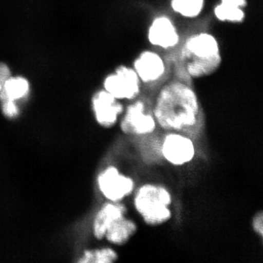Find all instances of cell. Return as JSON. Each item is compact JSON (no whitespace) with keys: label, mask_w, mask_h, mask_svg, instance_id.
Instances as JSON below:
<instances>
[{"label":"cell","mask_w":263,"mask_h":263,"mask_svg":"<svg viewBox=\"0 0 263 263\" xmlns=\"http://www.w3.org/2000/svg\"><path fill=\"white\" fill-rule=\"evenodd\" d=\"M214 13L216 18L221 22L240 23L245 18V13L242 8L222 3L216 5Z\"/></svg>","instance_id":"obj_16"},{"label":"cell","mask_w":263,"mask_h":263,"mask_svg":"<svg viewBox=\"0 0 263 263\" xmlns=\"http://www.w3.org/2000/svg\"><path fill=\"white\" fill-rule=\"evenodd\" d=\"M161 152L164 160L175 166L190 163L195 158L196 148L193 140L178 132H170L164 136Z\"/></svg>","instance_id":"obj_7"},{"label":"cell","mask_w":263,"mask_h":263,"mask_svg":"<svg viewBox=\"0 0 263 263\" xmlns=\"http://www.w3.org/2000/svg\"><path fill=\"white\" fill-rule=\"evenodd\" d=\"M263 216L262 213L259 212V214H257V215L254 216L253 219V222H252V226H253V228L254 231L257 233V234L260 235L261 237H262V229H263Z\"/></svg>","instance_id":"obj_19"},{"label":"cell","mask_w":263,"mask_h":263,"mask_svg":"<svg viewBox=\"0 0 263 263\" xmlns=\"http://www.w3.org/2000/svg\"><path fill=\"white\" fill-rule=\"evenodd\" d=\"M133 69L144 84H154L164 77L167 70L163 58L157 52L144 51L137 57Z\"/></svg>","instance_id":"obj_9"},{"label":"cell","mask_w":263,"mask_h":263,"mask_svg":"<svg viewBox=\"0 0 263 263\" xmlns=\"http://www.w3.org/2000/svg\"><path fill=\"white\" fill-rule=\"evenodd\" d=\"M120 129L128 136H147L152 134L157 127L152 108L143 100H137L124 110Z\"/></svg>","instance_id":"obj_4"},{"label":"cell","mask_w":263,"mask_h":263,"mask_svg":"<svg viewBox=\"0 0 263 263\" xmlns=\"http://www.w3.org/2000/svg\"><path fill=\"white\" fill-rule=\"evenodd\" d=\"M159 127L187 133L198 125L202 116L198 97L187 81L176 79L164 85L152 108Z\"/></svg>","instance_id":"obj_1"},{"label":"cell","mask_w":263,"mask_h":263,"mask_svg":"<svg viewBox=\"0 0 263 263\" xmlns=\"http://www.w3.org/2000/svg\"><path fill=\"white\" fill-rule=\"evenodd\" d=\"M171 8L175 13L184 18H196L205 5V0H171Z\"/></svg>","instance_id":"obj_14"},{"label":"cell","mask_w":263,"mask_h":263,"mask_svg":"<svg viewBox=\"0 0 263 263\" xmlns=\"http://www.w3.org/2000/svg\"><path fill=\"white\" fill-rule=\"evenodd\" d=\"M118 259V254L111 248H102L85 251L78 262L80 263H112Z\"/></svg>","instance_id":"obj_15"},{"label":"cell","mask_w":263,"mask_h":263,"mask_svg":"<svg viewBox=\"0 0 263 263\" xmlns=\"http://www.w3.org/2000/svg\"><path fill=\"white\" fill-rule=\"evenodd\" d=\"M30 81L23 76L12 75L5 81L0 91V100H11L15 102L24 101L31 94Z\"/></svg>","instance_id":"obj_12"},{"label":"cell","mask_w":263,"mask_h":263,"mask_svg":"<svg viewBox=\"0 0 263 263\" xmlns=\"http://www.w3.org/2000/svg\"><path fill=\"white\" fill-rule=\"evenodd\" d=\"M171 203V193L160 185L145 183L135 194V209L148 226H160L169 221L172 216Z\"/></svg>","instance_id":"obj_3"},{"label":"cell","mask_w":263,"mask_h":263,"mask_svg":"<svg viewBox=\"0 0 263 263\" xmlns=\"http://www.w3.org/2000/svg\"><path fill=\"white\" fill-rule=\"evenodd\" d=\"M100 193L108 201L119 202L130 195L135 190L134 180L121 174L115 166H108L98 176Z\"/></svg>","instance_id":"obj_6"},{"label":"cell","mask_w":263,"mask_h":263,"mask_svg":"<svg viewBox=\"0 0 263 263\" xmlns=\"http://www.w3.org/2000/svg\"><path fill=\"white\" fill-rule=\"evenodd\" d=\"M137 229L136 223L124 216L109 227L104 238L111 245L122 246L136 234Z\"/></svg>","instance_id":"obj_13"},{"label":"cell","mask_w":263,"mask_h":263,"mask_svg":"<svg viewBox=\"0 0 263 263\" xmlns=\"http://www.w3.org/2000/svg\"><path fill=\"white\" fill-rule=\"evenodd\" d=\"M127 209L124 204L110 202L104 204L95 216L93 221V234L98 240H103L109 227L126 215Z\"/></svg>","instance_id":"obj_11"},{"label":"cell","mask_w":263,"mask_h":263,"mask_svg":"<svg viewBox=\"0 0 263 263\" xmlns=\"http://www.w3.org/2000/svg\"><path fill=\"white\" fill-rule=\"evenodd\" d=\"M148 39L151 44L164 49L176 47L180 41L176 26L165 15L157 17L152 22L148 29Z\"/></svg>","instance_id":"obj_10"},{"label":"cell","mask_w":263,"mask_h":263,"mask_svg":"<svg viewBox=\"0 0 263 263\" xmlns=\"http://www.w3.org/2000/svg\"><path fill=\"white\" fill-rule=\"evenodd\" d=\"M0 109L3 115L9 120L16 119L21 114V108L18 102L13 100H0Z\"/></svg>","instance_id":"obj_17"},{"label":"cell","mask_w":263,"mask_h":263,"mask_svg":"<svg viewBox=\"0 0 263 263\" xmlns=\"http://www.w3.org/2000/svg\"><path fill=\"white\" fill-rule=\"evenodd\" d=\"M13 75L9 65L4 62H0V81L4 84L5 81Z\"/></svg>","instance_id":"obj_18"},{"label":"cell","mask_w":263,"mask_h":263,"mask_svg":"<svg viewBox=\"0 0 263 263\" xmlns=\"http://www.w3.org/2000/svg\"><path fill=\"white\" fill-rule=\"evenodd\" d=\"M221 3H224L233 6L239 7V8H243L247 6V0H221Z\"/></svg>","instance_id":"obj_20"},{"label":"cell","mask_w":263,"mask_h":263,"mask_svg":"<svg viewBox=\"0 0 263 263\" xmlns=\"http://www.w3.org/2000/svg\"><path fill=\"white\" fill-rule=\"evenodd\" d=\"M141 81L134 69L120 65L103 81V89L119 100H136L141 93Z\"/></svg>","instance_id":"obj_5"},{"label":"cell","mask_w":263,"mask_h":263,"mask_svg":"<svg viewBox=\"0 0 263 263\" xmlns=\"http://www.w3.org/2000/svg\"><path fill=\"white\" fill-rule=\"evenodd\" d=\"M182 77L198 79L214 73L221 63L220 48L217 39L208 32L194 34L186 40L181 48Z\"/></svg>","instance_id":"obj_2"},{"label":"cell","mask_w":263,"mask_h":263,"mask_svg":"<svg viewBox=\"0 0 263 263\" xmlns=\"http://www.w3.org/2000/svg\"><path fill=\"white\" fill-rule=\"evenodd\" d=\"M91 107L99 125L104 128L113 127L124 113V106L105 89L99 90L91 98Z\"/></svg>","instance_id":"obj_8"}]
</instances>
